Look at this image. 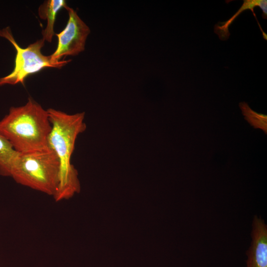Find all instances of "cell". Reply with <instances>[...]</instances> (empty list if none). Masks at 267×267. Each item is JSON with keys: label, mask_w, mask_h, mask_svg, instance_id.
I'll return each instance as SVG.
<instances>
[{"label": "cell", "mask_w": 267, "mask_h": 267, "mask_svg": "<svg viewBox=\"0 0 267 267\" xmlns=\"http://www.w3.org/2000/svg\"><path fill=\"white\" fill-rule=\"evenodd\" d=\"M47 111L52 126L48 147L57 155L60 164L59 185L53 196L59 201L69 199L81 189L78 171L71 164V157L78 136L86 130L85 113L69 114L53 108Z\"/></svg>", "instance_id": "cell-1"}, {"label": "cell", "mask_w": 267, "mask_h": 267, "mask_svg": "<svg viewBox=\"0 0 267 267\" xmlns=\"http://www.w3.org/2000/svg\"><path fill=\"white\" fill-rule=\"evenodd\" d=\"M243 5L240 7L239 10L228 20L225 22H219L214 26V32L219 36V39L222 41L227 40L229 36V27L233 22V21L242 13L246 9H250L254 17H255L259 27L262 33L264 39L267 40V34L263 31L262 28L259 24L254 8L256 6L260 7L263 11L262 16L264 19H267V0H244Z\"/></svg>", "instance_id": "cell-7"}, {"label": "cell", "mask_w": 267, "mask_h": 267, "mask_svg": "<svg viewBox=\"0 0 267 267\" xmlns=\"http://www.w3.org/2000/svg\"><path fill=\"white\" fill-rule=\"evenodd\" d=\"M239 106L245 119L250 125L254 129H262L267 134V116L255 112L249 107L247 102H241Z\"/></svg>", "instance_id": "cell-10"}, {"label": "cell", "mask_w": 267, "mask_h": 267, "mask_svg": "<svg viewBox=\"0 0 267 267\" xmlns=\"http://www.w3.org/2000/svg\"><path fill=\"white\" fill-rule=\"evenodd\" d=\"M67 5L64 0H48L42 4L38 10L39 15L42 19L46 20L45 28L42 31L43 39L45 41L51 42L54 35V26L58 11Z\"/></svg>", "instance_id": "cell-8"}, {"label": "cell", "mask_w": 267, "mask_h": 267, "mask_svg": "<svg viewBox=\"0 0 267 267\" xmlns=\"http://www.w3.org/2000/svg\"><path fill=\"white\" fill-rule=\"evenodd\" d=\"M11 143L0 133V175L10 177L14 162L18 154Z\"/></svg>", "instance_id": "cell-9"}, {"label": "cell", "mask_w": 267, "mask_h": 267, "mask_svg": "<svg viewBox=\"0 0 267 267\" xmlns=\"http://www.w3.org/2000/svg\"><path fill=\"white\" fill-rule=\"evenodd\" d=\"M60 164L55 152L18 153L10 177L18 183L49 195L55 194L59 182Z\"/></svg>", "instance_id": "cell-3"}, {"label": "cell", "mask_w": 267, "mask_h": 267, "mask_svg": "<svg viewBox=\"0 0 267 267\" xmlns=\"http://www.w3.org/2000/svg\"><path fill=\"white\" fill-rule=\"evenodd\" d=\"M52 129L47 110L31 98L19 107H12L0 120V133L19 153L48 150Z\"/></svg>", "instance_id": "cell-2"}, {"label": "cell", "mask_w": 267, "mask_h": 267, "mask_svg": "<svg viewBox=\"0 0 267 267\" xmlns=\"http://www.w3.org/2000/svg\"><path fill=\"white\" fill-rule=\"evenodd\" d=\"M252 241L246 252V267H267V225L255 215L252 222Z\"/></svg>", "instance_id": "cell-6"}, {"label": "cell", "mask_w": 267, "mask_h": 267, "mask_svg": "<svg viewBox=\"0 0 267 267\" xmlns=\"http://www.w3.org/2000/svg\"><path fill=\"white\" fill-rule=\"evenodd\" d=\"M68 20L65 28L56 34L58 39L57 47L49 55L55 63L67 56H76L85 50L86 40L90 32L88 26L81 19L77 12L66 5Z\"/></svg>", "instance_id": "cell-5"}, {"label": "cell", "mask_w": 267, "mask_h": 267, "mask_svg": "<svg viewBox=\"0 0 267 267\" xmlns=\"http://www.w3.org/2000/svg\"><path fill=\"white\" fill-rule=\"evenodd\" d=\"M1 31V37L5 38L12 44L15 48L16 54L13 71L8 75L0 78V86L14 85L19 83L23 84L25 79L30 75L36 73L46 67L60 69L71 61L61 60L56 63L52 62L49 56H45L41 52L45 42L43 38L26 48H22L15 41L8 27Z\"/></svg>", "instance_id": "cell-4"}, {"label": "cell", "mask_w": 267, "mask_h": 267, "mask_svg": "<svg viewBox=\"0 0 267 267\" xmlns=\"http://www.w3.org/2000/svg\"><path fill=\"white\" fill-rule=\"evenodd\" d=\"M0 37L1 36V30H0Z\"/></svg>", "instance_id": "cell-11"}]
</instances>
